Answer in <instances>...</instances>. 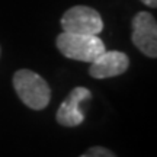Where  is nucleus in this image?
<instances>
[{"instance_id":"nucleus-1","label":"nucleus","mask_w":157,"mask_h":157,"mask_svg":"<svg viewBox=\"0 0 157 157\" xmlns=\"http://www.w3.org/2000/svg\"><path fill=\"white\" fill-rule=\"evenodd\" d=\"M13 87L19 99L34 111L47 108L51 101V89L47 80L28 68H21L13 74Z\"/></svg>"},{"instance_id":"nucleus-2","label":"nucleus","mask_w":157,"mask_h":157,"mask_svg":"<svg viewBox=\"0 0 157 157\" xmlns=\"http://www.w3.org/2000/svg\"><path fill=\"white\" fill-rule=\"evenodd\" d=\"M56 45L66 58L83 63L95 61L102 52H105V44L98 35L71 34L61 32L57 36Z\"/></svg>"},{"instance_id":"nucleus-3","label":"nucleus","mask_w":157,"mask_h":157,"mask_svg":"<svg viewBox=\"0 0 157 157\" xmlns=\"http://www.w3.org/2000/svg\"><path fill=\"white\" fill-rule=\"evenodd\" d=\"M61 28L71 34L98 35L103 31V21L101 13L89 6H73L61 16Z\"/></svg>"},{"instance_id":"nucleus-4","label":"nucleus","mask_w":157,"mask_h":157,"mask_svg":"<svg viewBox=\"0 0 157 157\" xmlns=\"http://www.w3.org/2000/svg\"><path fill=\"white\" fill-rule=\"evenodd\" d=\"M132 42L144 56L157 57V23L151 13L138 12L132 19Z\"/></svg>"},{"instance_id":"nucleus-5","label":"nucleus","mask_w":157,"mask_h":157,"mask_svg":"<svg viewBox=\"0 0 157 157\" xmlns=\"http://www.w3.org/2000/svg\"><path fill=\"white\" fill-rule=\"evenodd\" d=\"M92 99V93L87 87L77 86L74 87L66 99L61 102V105L57 111L56 119L63 127H78L84 121V112L82 105L84 102Z\"/></svg>"},{"instance_id":"nucleus-6","label":"nucleus","mask_w":157,"mask_h":157,"mask_svg":"<svg viewBox=\"0 0 157 157\" xmlns=\"http://www.w3.org/2000/svg\"><path fill=\"white\" fill-rule=\"evenodd\" d=\"M90 64L89 74L102 80L124 74L129 67V58L122 51H105Z\"/></svg>"},{"instance_id":"nucleus-7","label":"nucleus","mask_w":157,"mask_h":157,"mask_svg":"<svg viewBox=\"0 0 157 157\" xmlns=\"http://www.w3.org/2000/svg\"><path fill=\"white\" fill-rule=\"evenodd\" d=\"M80 157H117V156L111 150L105 148V147L96 146V147H90L89 150L84 154H82Z\"/></svg>"},{"instance_id":"nucleus-8","label":"nucleus","mask_w":157,"mask_h":157,"mask_svg":"<svg viewBox=\"0 0 157 157\" xmlns=\"http://www.w3.org/2000/svg\"><path fill=\"white\" fill-rule=\"evenodd\" d=\"M141 2L146 6H148V7H156L157 6V0H141Z\"/></svg>"},{"instance_id":"nucleus-9","label":"nucleus","mask_w":157,"mask_h":157,"mask_svg":"<svg viewBox=\"0 0 157 157\" xmlns=\"http://www.w3.org/2000/svg\"><path fill=\"white\" fill-rule=\"evenodd\" d=\"M0 52H2V50H0Z\"/></svg>"}]
</instances>
